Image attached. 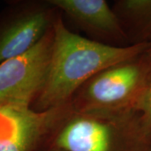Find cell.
<instances>
[{
	"label": "cell",
	"instance_id": "obj_1",
	"mask_svg": "<svg viewBox=\"0 0 151 151\" xmlns=\"http://www.w3.org/2000/svg\"><path fill=\"white\" fill-rule=\"evenodd\" d=\"M54 45L47 80L32 105L42 112L70 103L81 86L108 66L145 52L151 43L124 46L90 40L70 31L58 14L53 24Z\"/></svg>",
	"mask_w": 151,
	"mask_h": 151
},
{
	"label": "cell",
	"instance_id": "obj_2",
	"mask_svg": "<svg viewBox=\"0 0 151 151\" xmlns=\"http://www.w3.org/2000/svg\"><path fill=\"white\" fill-rule=\"evenodd\" d=\"M45 146L63 151H150L151 134L136 109L74 111L70 106Z\"/></svg>",
	"mask_w": 151,
	"mask_h": 151
},
{
	"label": "cell",
	"instance_id": "obj_3",
	"mask_svg": "<svg viewBox=\"0 0 151 151\" xmlns=\"http://www.w3.org/2000/svg\"><path fill=\"white\" fill-rule=\"evenodd\" d=\"M150 77L144 52L93 76L74 94L70 106L74 111L135 109Z\"/></svg>",
	"mask_w": 151,
	"mask_h": 151
},
{
	"label": "cell",
	"instance_id": "obj_4",
	"mask_svg": "<svg viewBox=\"0 0 151 151\" xmlns=\"http://www.w3.org/2000/svg\"><path fill=\"white\" fill-rule=\"evenodd\" d=\"M53 27L32 48L0 64V107L31 108L47 80Z\"/></svg>",
	"mask_w": 151,
	"mask_h": 151
},
{
	"label": "cell",
	"instance_id": "obj_5",
	"mask_svg": "<svg viewBox=\"0 0 151 151\" xmlns=\"http://www.w3.org/2000/svg\"><path fill=\"white\" fill-rule=\"evenodd\" d=\"M59 11L46 1H12L0 13V64L24 53L53 27Z\"/></svg>",
	"mask_w": 151,
	"mask_h": 151
},
{
	"label": "cell",
	"instance_id": "obj_6",
	"mask_svg": "<svg viewBox=\"0 0 151 151\" xmlns=\"http://www.w3.org/2000/svg\"><path fill=\"white\" fill-rule=\"evenodd\" d=\"M70 103L38 112L31 108L0 107V151H40Z\"/></svg>",
	"mask_w": 151,
	"mask_h": 151
},
{
	"label": "cell",
	"instance_id": "obj_7",
	"mask_svg": "<svg viewBox=\"0 0 151 151\" xmlns=\"http://www.w3.org/2000/svg\"><path fill=\"white\" fill-rule=\"evenodd\" d=\"M55 9L87 33L111 40H126L119 17L105 0H48Z\"/></svg>",
	"mask_w": 151,
	"mask_h": 151
},
{
	"label": "cell",
	"instance_id": "obj_8",
	"mask_svg": "<svg viewBox=\"0 0 151 151\" xmlns=\"http://www.w3.org/2000/svg\"><path fill=\"white\" fill-rule=\"evenodd\" d=\"M112 8L132 45L151 43V0H119Z\"/></svg>",
	"mask_w": 151,
	"mask_h": 151
},
{
	"label": "cell",
	"instance_id": "obj_9",
	"mask_svg": "<svg viewBox=\"0 0 151 151\" xmlns=\"http://www.w3.org/2000/svg\"><path fill=\"white\" fill-rule=\"evenodd\" d=\"M135 109L139 113L143 124L151 134V77Z\"/></svg>",
	"mask_w": 151,
	"mask_h": 151
},
{
	"label": "cell",
	"instance_id": "obj_10",
	"mask_svg": "<svg viewBox=\"0 0 151 151\" xmlns=\"http://www.w3.org/2000/svg\"><path fill=\"white\" fill-rule=\"evenodd\" d=\"M145 55L146 59L148 60L149 64L150 65L151 67V44L149 46V48L146 50V51L145 52Z\"/></svg>",
	"mask_w": 151,
	"mask_h": 151
},
{
	"label": "cell",
	"instance_id": "obj_11",
	"mask_svg": "<svg viewBox=\"0 0 151 151\" xmlns=\"http://www.w3.org/2000/svg\"><path fill=\"white\" fill-rule=\"evenodd\" d=\"M40 151H63V150H56V149H53V148H50V147H44L43 149Z\"/></svg>",
	"mask_w": 151,
	"mask_h": 151
},
{
	"label": "cell",
	"instance_id": "obj_12",
	"mask_svg": "<svg viewBox=\"0 0 151 151\" xmlns=\"http://www.w3.org/2000/svg\"><path fill=\"white\" fill-rule=\"evenodd\" d=\"M150 151H151V147H150Z\"/></svg>",
	"mask_w": 151,
	"mask_h": 151
}]
</instances>
